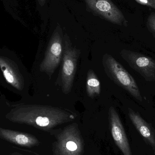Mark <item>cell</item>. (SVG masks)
<instances>
[{"label": "cell", "instance_id": "1", "mask_svg": "<svg viewBox=\"0 0 155 155\" xmlns=\"http://www.w3.org/2000/svg\"><path fill=\"white\" fill-rule=\"evenodd\" d=\"M77 116L75 113L55 107L21 104L13 108L5 117L13 123L31 126L49 132L58 126L72 122Z\"/></svg>", "mask_w": 155, "mask_h": 155}, {"label": "cell", "instance_id": "2", "mask_svg": "<svg viewBox=\"0 0 155 155\" xmlns=\"http://www.w3.org/2000/svg\"><path fill=\"white\" fill-rule=\"evenodd\" d=\"M53 144L54 155H83L84 143L76 123H72L63 128L56 137Z\"/></svg>", "mask_w": 155, "mask_h": 155}, {"label": "cell", "instance_id": "3", "mask_svg": "<svg viewBox=\"0 0 155 155\" xmlns=\"http://www.w3.org/2000/svg\"><path fill=\"white\" fill-rule=\"evenodd\" d=\"M106 75L138 101H143L139 87L134 77L112 55L105 54L102 59Z\"/></svg>", "mask_w": 155, "mask_h": 155}, {"label": "cell", "instance_id": "4", "mask_svg": "<svg viewBox=\"0 0 155 155\" xmlns=\"http://www.w3.org/2000/svg\"><path fill=\"white\" fill-rule=\"evenodd\" d=\"M64 45L60 84L63 93L68 94L71 91L73 86L80 51L73 47L67 34L64 36Z\"/></svg>", "mask_w": 155, "mask_h": 155}, {"label": "cell", "instance_id": "5", "mask_svg": "<svg viewBox=\"0 0 155 155\" xmlns=\"http://www.w3.org/2000/svg\"><path fill=\"white\" fill-rule=\"evenodd\" d=\"M63 31L61 25H57L48 43L44 58L40 65V71L47 74L51 79L59 67L64 52Z\"/></svg>", "mask_w": 155, "mask_h": 155}, {"label": "cell", "instance_id": "6", "mask_svg": "<svg viewBox=\"0 0 155 155\" xmlns=\"http://www.w3.org/2000/svg\"><path fill=\"white\" fill-rule=\"evenodd\" d=\"M87 8L97 16L112 23L127 26V21L121 10L112 0H84Z\"/></svg>", "mask_w": 155, "mask_h": 155}, {"label": "cell", "instance_id": "7", "mask_svg": "<svg viewBox=\"0 0 155 155\" xmlns=\"http://www.w3.org/2000/svg\"><path fill=\"white\" fill-rule=\"evenodd\" d=\"M121 57L131 68L141 74L147 81H155V61L136 52L123 50Z\"/></svg>", "mask_w": 155, "mask_h": 155}, {"label": "cell", "instance_id": "8", "mask_svg": "<svg viewBox=\"0 0 155 155\" xmlns=\"http://www.w3.org/2000/svg\"><path fill=\"white\" fill-rule=\"evenodd\" d=\"M109 127L112 137L124 155H133L130 144L120 117L116 110L110 107L108 110Z\"/></svg>", "mask_w": 155, "mask_h": 155}, {"label": "cell", "instance_id": "9", "mask_svg": "<svg viewBox=\"0 0 155 155\" xmlns=\"http://www.w3.org/2000/svg\"><path fill=\"white\" fill-rule=\"evenodd\" d=\"M0 68L6 81L17 90L21 91L25 86L24 79L14 61L0 56Z\"/></svg>", "mask_w": 155, "mask_h": 155}, {"label": "cell", "instance_id": "10", "mask_svg": "<svg viewBox=\"0 0 155 155\" xmlns=\"http://www.w3.org/2000/svg\"><path fill=\"white\" fill-rule=\"evenodd\" d=\"M128 116L144 141L149 145L155 153V130L137 112L128 108Z\"/></svg>", "mask_w": 155, "mask_h": 155}, {"label": "cell", "instance_id": "11", "mask_svg": "<svg viewBox=\"0 0 155 155\" xmlns=\"http://www.w3.org/2000/svg\"><path fill=\"white\" fill-rule=\"evenodd\" d=\"M0 138L16 145L25 147H32L39 145L38 139L26 133H21L0 127Z\"/></svg>", "mask_w": 155, "mask_h": 155}, {"label": "cell", "instance_id": "12", "mask_svg": "<svg viewBox=\"0 0 155 155\" xmlns=\"http://www.w3.org/2000/svg\"><path fill=\"white\" fill-rule=\"evenodd\" d=\"M86 93L90 98H94L100 95L101 84L98 78L92 70H88L87 75Z\"/></svg>", "mask_w": 155, "mask_h": 155}, {"label": "cell", "instance_id": "13", "mask_svg": "<svg viewBox=\"0 0 155 155\" xmlns=\"http://www.w3.org/2000/svg\"><path fill=\"white\" fill-rule=\"evenodd\" d=\"M147 27L155 38V13L151 12L147 20Z\"/></svg>", "mask_w": 155, "mask_h": 155}, {"label": "cell", "instance_id": "14", "mask_svg": "<svg viewBox=\"0 0 155 155\" xmlns=\"http://www.w3.org/2000/svg\"><path fill=\"white\" fill-rule=\"evenodd\" d=\"M137 2L155 9V0H135Z\"/></svg>", "mask_w": 155, "mask_h": 155}, {"label": "cell", "instance_id": "15", "mask_svg": "<svg viewBox=\"0 0 155 155\" xmlns=\"http://www.w3.org/2000/svg\"><path fill=\"white\" fill-rule=\"evenodd\" d=\"M37 1L41 6H43L46 3V0H37Z\"/></svg>", "mask_w": 155, "mask_h": 155}, {"label": "cell", "instance_id": "16", "mask_svg": "<svg viewBox=\"0 0 155 155\" xmlns=\"http://www.w3.org/2000/svg\"><path fill=\"white\" fill-rule=\"evenodd\" d=\"M12 155H21L19 154L14 153V154H13Z\"/></svg>", "mask_w": 155, "mask_h": 155}]
</instances>
